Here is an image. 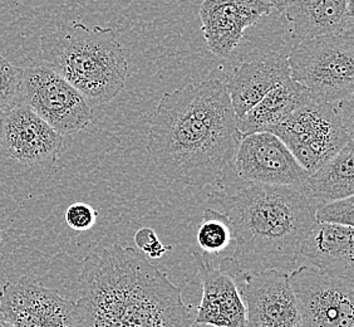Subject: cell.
Here are the masks:
<instances>
[{
  "label": "cell",
  "mask_w": 354,
  "mask_h": 327,
  "mask_svg": "<svg viewBox=\"0 0 354 327\" xmlns=\"http://www.w3.org/2000/svg\"><path fill=\"white\" fill-rule=\"evenodd\" d=\"M241 139L227 86L212 78L162 95L151 121L147 152L171 182L215 186L232 173Z\"/></svg>",
  "instance_id": "6da1fadb"
},
{
  "label": "cell",
  "mask_w": 354,
  "mask_h": 327,
  "mask_svg": "<svg viewBox=\"0 0 354 327\" xmlns=\"http://www.w3.org/2000/svg\"><path fill=\"white\" fill-rule=\"evenodd\" d=\"M80 285L82 327H194L183 290L132 247L89 254Z\"/></svg>",
  "instance_id": "7a4b0ae2"
},
{
  "label": "cell",
  "mask_w": 354,
  "mask_h": 327,
  "mask_svg": "<svg viewBox=\"0 0 354 327\" xmlns=\"http://www.w3.org/2000/svg\"><path fill=\"white\" fill-rule=\"evenodd\" d=\"M212 200L232 224L236 274L295 269L300 245L315 220V208L292 186L258 184L230 173L214 186Z\"/></svg>",
  "instance_id": "3957f363"
},
{
  "label": "cell",
  "mask_w": 354,
  "mask_h": 327,
  "mask_svg": "<svg viewBox=\"0 0 354 327\" xmlns=\"http://www.w3.org/2000/svg\"><path fill=\"white\" fill-rule=\"evenodd\" d=\"M39 41L43 64L72 85L91 106L112 101L124 89L129 63L115 29L72 21Z\"/></svg>",
  "instance_id": "277c9868"
},
{
  "label": "cell",
  "mask_w": 354,
  "mask_h": 327,
  "mask_svg": "<svg viewBox=\"0 0 354 327\" xmlns=\"http://www.w3.org/2000/svg\"><path fill=\"white\" fill-rule=\"evenodd\" d=\"M272 134L312 174L353 140V100L332 105L310 97Z\"/></svg>",
  "instance_id": "5b68a950"
},
{
  "label": "cell",
  "mask_w": 354,
  "mask_h": 327,
  "mask_svg": "<svg viewBox=\"0 0 354 327\" xmlns=\"http://www.w3.org/2000/svg\"><path fill=\"white\" fill-rule=\"evenodd\" d=\"M290 77L319 103L353 100V32L299 41L286 55Z\"/></svg>",
  "instance_id": "8992f818"
},
{
  "label": "cell",
  "mask_w": 354,
  "mask_h": 327,
  "mask_svg": "<svg viewBox=\"0 0 354 327\" xmlns=\"http://www.w3.org/2000/svg\"><path fill=\"white\" fill-rule=\"evenodd\" d=\"M21 98V103L62 136L82 131L93 118V109L86 98L44 64L23 69Z\"/></svg>",
  "instance_id": "52a82bcc"
},
{
  "label": "cell",
  "mask_w": 354,
  "mask_h": 327,
  "mask_svg": "<svg viewBox=\"0 0 354 327\" xmlns=\"http://www.w3.org/2000/svg\"><path fill=\"white\" fill-rule=\"evenodd\" d=\"M306 327H354V280L301 266L288 276Z\"/></svg>",
  "instance_id": "ba28073f"
},
{
  "label": "cell",
  "mask_w": 354,
  "mask_h": 327,
  "mask_svg": "<svg viewBox=\"0 0 354 327\" xmlns=\"http://www.w3.org/2000/svg\"><path fill=\"white\" fill-rule=\"evenodd\" d=\"M0 316L15 327H82L75 302L27 277L3 285Z\"/></svg>",
  "instance_id": "9c48e42d"
},
{
  "label": "cell",
  "mask_w": 354,
  "mask_h": 327,
  "mask_svg": "<svg viewBox=\"0 0 354 327\" xmlns=\"http://www.w3.org/2000/svg\"><path fill=\"white\" fill-rule=\"evenodd\" d=\"M232 173L244 182L292 186L299 191L310 175L272 132L243 136L234 159Z\"/></svg>",
  "instance_id": "30bf717a"
},
{
  "label": "cell",
  "mask_w": 354,
  "mask_h": 327,
  "mask_svg": "<svg viewBox=\"0 0 354 327\" xmlns=\"http://www.w3.org/2000/svg\"><path fill=\"white\" fill-rule=\"evenodd\" d=\"M66 139L21 103L0 117V150L26 166L55 165Z\"/></svg>",
  "instance_id": "8fae6325"
},
{
  "label": "cell",
  "mask_w": 354,
  "mask_h": 327,
  "mask_svg": "<svg viewBox=\"0 0 354 327\" xmlns=\"http://www.w3.org/2000/svg\"><path fill=\"white\" fill-rule=\"evenodd\" d=\"M288 273L277 269L243 273L238 282L246 327H295L299 312Z\"/></svg>",
  "instance_id": "7c38bea8"
},
{
  "label": "cell",
  "mask_w": 354,
  "mask_h": 327,
  "mask_svg": "<svg viewBox=\"0 0 354 327\" xmlns=\"http://www.w3.org/2000/svg\"><path fill=\"white\" fill-rule=\"evenodd\" d=\"M272 9L263 0H204L200 21L209 52L218 58L229 57L246 28L258 24Z\"/></svg>",
  "instance_id": "4fadbf2b"
},
{
  "label": "cell",
  "mask_w": 354,
  "mask_h": 327,
  "mask_svg": "<svg viewBox=\"0 0 354 327\" xmlns=\"http://www.w3.org/2000/svg\"><path fill=\"white\" fill-rule=\"evenodd\" d=\"M194 256L203 285L195 324L200 326L246 327L245 305L236 277L224 260L216 267L204 254L195 251Z\"/></svg>",
  "instance_id": "5bb4252c"
},
{
  "label": "cell",
  "mask_w": 354,
  "mask_h": 327,
  "mask_svg": "<svg viewBox=\"0 0 354 327\" xmlns=\"http://www.w3.org/2000/svg\"><path fill=\"white\" fill-rule=\"evenodd\" d=\"M289 78L288 58L281 53H270L235 67L226 86L236 118L244 116L264 96Z\"/></svg>",
  "instance_id": "9a60e30c"
},
{
  "label": "cell",
  "mask_w": 354,
  "mask_h": 327,
  "mask_svg": "<svg viewBox=\"0 0 354 327\" xmlns=\"http://www.w3.org/2000/svg\"><path fill=\"white\" fill-rule=\"evenodd\" d=\"M353 227L315 222L300 245L299 257L320 272L354 280Z\"/></svg>",
  "instance_id": "2e32d148"
},
{
  "label": "cell",
  "mask_w": 354,
  "mask_h": 327,
  "mask_svg": "<svg viewBox=\"0 0 354 327\" xmlns=\"http://www.w3.org/2000/svg\"><path fill=\"white\" fill-rule=\"evenodd\" d=\"M283 13L298 41L353 32V0H289Z\"/></svg>",
  "instance_id": "e0dca14e"
},
{
  "label": "cell",
  "mask_w": 354,
  "mask_h": 327,
  "mask_svg": "<svg viewBox=\"0 0 354 327\" xmlns=\"http://www.w3.org/2000/svg\"><path fill=\"white\" fill-rule=\"evenodd\" d=\"M309 98L307 89L290 77L238 118L239 131L243 136L255 132H272Z\"/></svg>",
  "instance_id": "ac0fdd59"
},
{
  "label": "cell",
  "mask_w": 354,
  "mask_h": 327,
  "mask_svg": "<svg viewBox=\"0 0 354 327\" xmlns=\"http://www.w3.org/2000/svg\"><path fill=\"white\" fill-rule=\"evenodd\" d=\"M353 146L351 140L335 157L308 177L301 191L315 209L334 200L353 197Z\"/></svg>",
  "instance_id": "d6986e66"
},
{
  "label": "cell",
  "mask_w": 354,
  "mask_h": 327,
  "mask_svg": "<svg viewBox=\"0 0 354 327\" xmlns=\"http://www.w3.org/2000/svg\"><path fill=\"white\" fill-rule=\"evenodd\" d=\"M232 240V224L224 213L215 208H206L198 229V243L203 254H221Z\"/></svg>",
  "instance_id": "ffe728a7"
},
{
  "label": "cell",
  "mask_w": 354,
  "mask_h": 327,
  "mask_svg": "<svg viewBox=\"0 0 354 327\" xmlns=\"http://www.w3.org/2000/svg\"><path fill=\"white\" fill-rule=\"evenodd\" d=\"M21 72L23 69L0 55V117L21 103Z\"/></svg>",
  "instance_id": "44dd1931"
},
{
  "label": "cell",
  "mask_w": 354,
  "mask_h": 327,
  "mask_svg": "<svg viewBox=\"0 0 354 327\" xmlns=\"http://www.w3.org/2000/svg\"><path fill=\"white\" fill-rule=\"evenodd\" d=\"M315 220L327 224L354 227L353 197L320 205L315 209Z\"/></svg>",
  "instance_id": "7402d4cb"
},
{
  "label": "cell",
  "mask_w": 354,
  "mask_h": 327,
  "mask_svg": "<svg viewBox=\"0 0 354 327\" xmlns=\"http://www.w3.org/2000/svg\"><path fill=\"white\" fill-rule=\"evenodd\" d=\"M98 213L93 206L86 203H75L69 205L64 214L66 223L71 229L77 232L89 231L97 222Z\"/></svg>",
  "instance_id": "603a6c76"
},
{
  "label": "cell",
  "mask_w": 354,
  "mask_h": 327,
  "mask_svg": "<svg viewBox=\"0 0 354 327\" xmlns=\"http://www.w3.org/2000/svg\"><path fill=\"white\" fill-rule=\"evenodd\" d=\"M133 240L143 256H147L150 258H161L166 253L172 251V245H162L161 240L157 237L156 232L150 227L140 228L135 233Z\"/></svg>",
  "instance_id": "cb8c5ba5"
},
{
  "label": "cell",
  "mask_w": 354,
  "mask_h": 327,
  "mask_svg": "<svg viewBox=\"0 0 354 327\" xmlns=\"http://www.w3.org/2000/svg\"><path fill=\"white\" fill-rule=\"evenodd\" d=\"M263 1H266L270 7L275 8L278 12L283 13V9H284L286 3H288L289 0H263Z\"/></svg>",
  "instance_id": "d4e9b609"
},
{
  "label": "cell",
  "mask_w": 354,
  "mask_h": 327,
  "mask_svg": "<svg viewBox=\"0 0 354 327\" xmlns=\"http://www.w3.org/2000/svg\"><path fill=\"white\" fill-rule=\"evenodd\" d=\"M0 327H15L13 324L10 322V321H8L7 319H4V317H1L0 316Z\"/></svg>",
  "instance_id": "484cf974"
},
{
  "label": "cell",
  "mask_w": 354,
  "mask_h": 327,
  "mask_svg": "<svg viewBox=\"0 0 354 327\" xmlns=\"http://www.w3.org/2000/svg\"><path fill=\"white\" fill-rule=\"evenodd\" d=\"M1 291H3V285H1V281H0V294H1Z\"/></svg>",
  "instance_id": "4316f807"
},
{
  "label": "cell",
  "mask_w": 354,
  "mask_h": 327,
  "mask_svg": "<svg viewBox=\"0 0 354 327\" xmlns=\"http://www.w3.org/2000/svg\"><path fill=\"white\" fill-rule=\"evenodd\" d=\"M295 327H306V326H303V325H301V324H298V325H297V326Z\"/></svg>",
  "instance_id": "83f0119b"
},
{
  "label": "cell",
  "mask_w": 354,
  "mask_h": 327,
  "mask_svg": "<svg viewBox=\"0 0 354 327\" xmlns=\"http://www.w3.org/2000/svg\"><path fill=\"white\" fill-rule=\"evenodd\" d=\"M0 245H1V237H0Z\"/></svg>",
  "instance_id": "f1b7e54d"
}]
</instances>
